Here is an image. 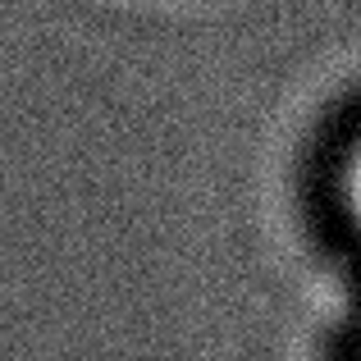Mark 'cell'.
<instances>
[{
	"label": "cell",
	"instance_id": "obj_1",
	"mask_svg": "<svg viewBox=\"0 0 361 361\" xmlns=\"http://www.w3.org/2000/svg\"><path fill=\"white\" fill-rule=\"evenodd\" d=\"M348 211L361 229V142L353 147V165H348Z\"/></svg>",
	"mask_w": 361,
	"mask_h": 361
}]
</instances>
